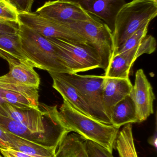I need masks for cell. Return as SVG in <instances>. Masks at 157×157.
Listing matches in <instances>:
<instances>
[{
	"mask_svg": "<svg viewBox=\"0 0 157 157\" xmlns=\"http://www.w3.org/2000/svg\"><path fill=\"white\" fill-rule=\"evenodd\" d=\"M47 38L56 47L69 73L77 74L98 68L102 69V59L95 48L88 44L61 39Z\"/></svg>",
	"mask_w": 157,
	"mask_h": 157,
	"instance_id": "obj_4",
	"label": "cell"
},
{
	"mask_svg": "<svg viewBox=\"0 0 157 157\" xmlns=\"http://www.w3.org/2000/svg\"><path fill=\"white\" fill-rule=\"evenodd\" d=\"M0 157H4L2 155H1V154H0Z\"/></svg>",
	"mask_w": 157,
	"mask_h": 157,
	"instance_id": "obj_31",
	"label": "cell"
},
{
	"mask_svg": "<svg viewBox=\"0 0 157 157\" xmlns=\"http://www.w3.org/2000/svg\"><path fill=\"white\" fill-rule=\"evenodd\" d=\"M0 127L6 131L29 140L58 147L60 143L45 134H37L21 123L0 116Z\"/></svg>",
	"mask_w": 157,
	"mask_h": 157,
	"instance_id": "obj_16",
	"label": "cell"
},
{
	"mask_svg": "<svg viewBox=\"0 0 157 157\" xmlns=\"http://www.w3.org/2000/svg\"><path fill=\"white\" fill-rule=\"evenodd\" d=\"M0 57L8 63H22L36 68L23 51L18 33L0 36Z\"/></svg>",
	"mask_w": 157,
	"mask_h": 157,
	"instance_id": "obj_13",
	"label": "cell"
},
{
	"mask_svg": "<svg viewBox=\"0 0 157 157\" xmlns=\"http://www.w3.org/2000/svg\"><path fill=\"white\" fill-rule=\"evenodd\" d=\"M157 15V0H133L126 3L116 17L112 32V53L129 37L146 23L151 22Z\"/></svg>",
	"mask_w": 157,
	"mask_h": 157,
	"instance_id": "obj_3",
	"label": "cell"
},
{
	"mask_svg": "<svg viewBox=\"0 0 157 157\" xmlns=\"http://www.w3.org/2000/svg\"><path fill=\"white\" fill-rule=\"evenodd\" d=\"M58 73L76 88L88 106L92 118L103 123L112 125L103 106L104 75Z\"/></svg>",
	"mask_w": 157,
	"mask_h": 157,
	"instance_id": "obj_5",
	"label": "cell"
},
{
	"mask_svg": "<svg viewBox=\"0 0 157 157\" xmlns=\"http://www.w3.org/2000/svg\"><path fill=\"white\" fill-rule=\"evenodd\" d=\"M18 19L19 23L33 29L45 37L61 39L88 45L84 39L70 29L61 23L44 17L37 13L18 12Z\"/></svg>",
	"mask_w": 157,
	"mask_h": 157,
	"instance_id": "obj_7",
	"label": "cell"
},
{
	"mask_svg": "<svg viewBox=\"0 0 157 157\" xmlns=\"http://www.w3.org/2000/svg\"><path fill=\"white\" fill-rule=\"evenodd\" d=\"M79 135H66L59 144L54 157H89L84 141Z\"/></svg>",
	"mask_w": 157,
	"mask_h": 157,
	"instance_id": "obj_18",
	"label": "cell"
},
{
	"mask_svg": "<svg viewBox=\"0 0 157 157\" xmlns=\"http://www.w3.org/2000/svg\"><path fill=\"white\" fill-rule=\"evenodd\" d=\"M35 13L61 23L89 21L94 17L86 13L78 4L68 0L48 1L38 8Z\"/></svg>",
	"mask_w": 157,
	"mask_h": 157,
	"instance_id": "obj_9",
	"label": "cell"
},
{
	"mask_svg": "<svg viewBox=\"0 0 157 157\" xmlns=\"http://www.w3.org/2000/svg\"><path fill=\"white\" fill-rule=\"evenodd\" d=\"M112 125L120 129L128 124L139 123L135 105L130 95L113 107L110 114Z\"/></svg>",
	"mask_w": 157,
	"mask_h": 157,
	"instance_id": "obj_17",
	"label": "cell"
},
{
	"mask_svg": "<svg viewBox=\"0 0 157 157\" xmlns=\"http://www.w3.org/2000/svg\"><path fill=\"white\" fill-rule=\"evenodd\" d=\"M18 12L7 0H0V19L18 23Z\"/></svg>",
	"mask_w": 157,
	"mask_h": 157,
	"instance_id": "obj_24",
	"label": "cell"
},
{
	"mask_svg": "<svg viewBox=\"0 0 157 157\" xmlns=\"http://www.w3.org/2000/svg\"><path fill=\"white\" fill-rule=\"evenodd\" d=\"M0 89L24 95L28 98L39 102L38 88L27 86L6 77L0 76Z\"/></svg>",
	"mask_w": 157,
	"mask_h": 157,
	"instance_id": "obj_21",
	"label": "cell"
},
{
	"mask_svg": "<svg viewBox=\"0 0 157 157\" xmlns=\"http://www.w3.org/2000/svg\"><path fill=\"white\" fill-rule=\"evenodd\" d=\"M60 23L84 39L89 46L98 52L102 59V69L105 71L113 52L112 33L108 25L95 17L89 21Z\"/></svg>",
	"mask_w": 157,
	"mask_h": 157,
	"instance_id": "obj_6",
	"label": "cell"
},
{
	"mask_svg": "<svg viewBox=\"0 0 157 157\" xmlns=\"http://www.w3.org/2000/svg\"><path fill=\"white\" fill-rule=\"evenodd\" d=\"M135 105L139 122L147 120L154 113L155 96L151 83L143 69L135 73L134 85L130 95Z\"/></svg>",
	"mask_w": 157,
	"mask_h": 157,
	"instance_id": "obj_10",
	"label": "cell"
},
{
	"mask_svg": "<svg viewBox=\"0 0 157 157\" xmlns=\"http://www.w3.org/2000/svg\"><path fill=\"white\" fill-rule=\"evenodd\" d=\"M76 3L88 13L102 20L112 32L115 27L116 17L125 0H68Z\"/></svg>",
	"mask_w": 157,
	"mask_h": 157,
	"instance_id": "obj_11",
	"label": "cell"
},
{
	"mask_svg": "<svg viewBox=\"0 0 157 157\" xmlns=\"http://www.w3.org/2000/svg\"><path fill=\"white\" fill-rule=\"evenodd\" d=\"M59 112L64 125L70 132H75L84 140L95 142L112 153L119 129L83 114L65 100Z\"/></svg>",
	"mask_w": 157,
	"mask_h": 157,
	"instance_id": "obj_1",
	"label": "cell"
},
{
	"mask_svg": "<svg viewBox=\"0 0 157 157\" xmlns=\"http://www.w3.org/2000/svg\"><path fill=\"white\" fill-rule=\"evenodd\" d=\"M0 152L4 157H37L0 146Z\"/></svg>",
	"mask_w": 157,
	"mask_h": 157,
	"instance_id": "obj_28",
	"label": "cell"
},
{
	"mask_svg": "<svg viewBox=\"0 0 157 157\" xmlns=\"http://www.w3.org/2000/svg\"><path fill=\"white\" fill-rule=\"evenodd\" d=\"M0 94L6 103L18 109H39V102H36L22 94L2 89H0Z\"/></svg>",
	"mask_w": 157,
	"mask_h": 157,
	"instance_id": "obj_22",
	"label": "cell"
},
{
	"mask_svg": "<svg viewBox=\"0 0 157 157\" xmlns=\"http://www.w3.org/2000/svg\"><path fill=\"white\" fill-rule=\"evenodd\" d=\"M132 86L129 78L105 77L103 90V103L104 110L110 120L113 107L130 95Z\"/></svg>",
	"mask_w": 157,
	"mask_h": 157,
	"instance_id": "obj_12",
	"label": "cell"
},
{
	"mask_svg": "<svg viewBox=\"0 0 157 157\" xmlns=\"http://www.w3.org/2000/svg\"><path fill=\"white\" fill-rule=\"evenodd\" d=\"M5 131L9 148L34 156H55L57 147L34 142Z\"/></svg>",
	"mask_w": 157,
	"mask_h": 157,
	"instance_id": "obj_14",
	"label": "cell"
},
{
	"mask_svg": "<svg viewBox=\"0 0 157 157\" xmlns=\"http://www.w3.org/2000/svg\"><path fill=\"white\" fill-rule=\"evenodd\" d=\"M157 42L151 35L146 36L142 42L135 48L112 56L104 76L106 77L129 78L131 68L141 55L152 54L155 51Z\"/></svg>",
	"mask_w": 157,
	"mask_h": 157,
	"instance_id": "obj_8",
	"label": "cell"
},
{
	"mask_svg": "<svg viewBox=\"0 0 157 157\" xmlns=\"http://www.w3.org/2000/svg\"><path fill=\"white\" fill-rule=\"evenodd\" d=\"M18 12H31V7L35 0H7Z\"/></svg>",
	"mask_w": 157,
	"mask_h": 157,
	"instance_id": "obj_27",
	"label": "cell"
},
{
	"mask_svg": "<svg viewBox=\"0 0 157 157\" xmlns=\"http://www.w3.org/2000/svg\"><path fill=\"white\" fill-rule=\"evenodd\" d=\"M9 72L5 76L14 81L38 88L39 76L33 67L22 63H9Z\"/></svg>",
	"mask_w": 157,
	"mask_h": 157,
	"instance_id": "obj_19",
	"label": "cell"
},
{
	"mask_svg": "<svg viewBox=\"0 0 157 157\" xmlns=\"http://www.w3.org/2000/svg\"><path fill=\"white\" fill-rule=\"evenodd\" d=\"M18 23V34L22 49L36 68L49 73L69 74L55 46L47 38Z\"/></svg>",
	"mask_w": 157,
	"mask_h": 157,
	"instance_id": "obj_2",
	"label": "cell"
},
{
	"mask_svg": "<svg viewBox=\"0 0 157 157\" xmlns=\"http://www.w3.org/2000/svg\"><path fill=\"white\" fill-rule=\"evenodd\" d=\"M149 144H150L155 147H157V136L156 134H155V136H153L152 137L149 139Z\"/></svg>",
	"mask_w": 157,
	"mask_h": 157,
	"instance_id": "obj_30",
	"label": "cell"
},
{
	"mask_svg": "<svg viewBox=\"0 0 157 157\" xmlns=\"http://www.w3.org/2000/svg\"><path fill=\"white\" fill-rule=\"evenodd\" d=\"M150 22H147L135 31L131 36L129 37L126 41L120 46L113 53L112 56L129 50L139 45L142 40L146 36L148 31V27Z\"/></svg>",
	"mask_w": 157,
	"mask_h": 157,
	"instance_id": "obj_23",
	"label": "cell"
},
{
	"mask_svg": "<svg viewBox=\"0 0 157 157\" xmlns=\"http://www.w3.org/2000/svg\"><path fill=\"white\" fill-rule=\"evenodd\" d=\"M49 74L53 80V87L61 95L63 100L67 101L78 111L92 118L88 106L76 88L61 77L58 73Z\"/></svg>",
	"mask_w": 157,
	"mask_h": 157,
	"instance_id": "obj_15",
	"label": "cell"
},
{
	"mask_svg": "<svg viewBox=\"0 0 157 157\" xmlns=\"http://www.w3.org/2000/svg\"><path fill=\"white\" fill-rule=\"evenodd\" d=\"M19 23L0 19V36L18 33Z\"/></svg>",
	"mask_w": 157,
	"mask_h": 157,
	"instance_id": "obj_26",
	"label": "cell"
},
{
	"mask_svg": "<svg viewBox=\"0 0 157 157\" xmlns=\"http://www.w3.org/2000/svg\"><path fill=\"white\" fill-rule=\"evenodd\" d=\"M84 144L89 157H114L112 153L95 142L85 140Z\"/></svg>",
	"mask_w": 157,
	"mask_h": 157,
	"instance_id": "obj_25",
	"label": "cell"
},
{
	"mask_svg": "<svg viewBox=\"0 0 157 157\" xmlns=\"http://www.w3.org/2000/svg\"><path fill=\"white\" fill-rule=\"evenodd\" d=\"M6 103V102L5 101L0 94V116H3L4 115Z\"/></svg>",
	"mask_w": 157,
	"mask_h": 157,
	"instance_id": "obj_29",
	"label": "cell"
},
{
	"mask_svg": "<svg viewBox=\"0 0 157 157\" xmlns=\"http://www.w3.org/2000/svg\"><path fill=\"white\" fill-rule=\"evenodd\" d=\"M119 157H138L132 133V124H128L118 133L115 143Z\"/></svg>",
	"mask_w": 157,
	"mask_h": 157,
	"instance_id": "obj_20",
	"label": "cell"
}]
</instances>
